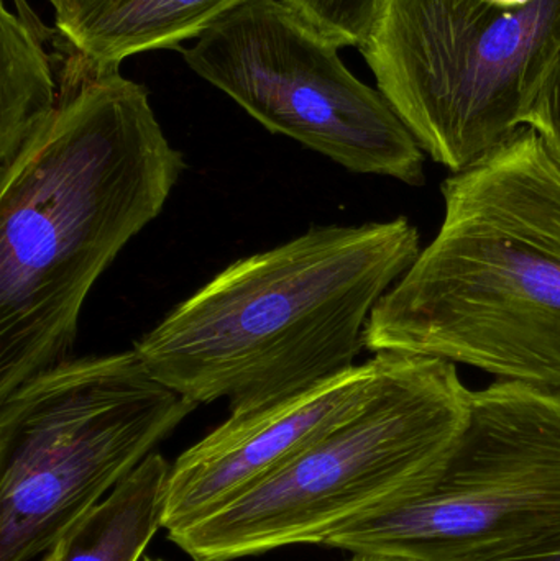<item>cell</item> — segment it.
I'll use <instances>...</instances> for the list:
<instances>
[{
    "label": "cell",
    "mask_w": 560,
    "mask_h": 561,
    "mask_svg": "<svg viewBox=\"0 0 560 561\" xmlns=\"http://www.w3.org/2000/svg\"><path fill=\"white\" fill-rule=\"evenodd\" d=\"M184 170L121 68L98 69L0 167V399L72 358L92 287Z\"/></svg>",
    "instance_id": "cell-1"
},
{
    "label": "cell",
    "mask_w": 560,
    "mask_h": 561,
    "mask_svg": "<svg viewBox=\"0 0 560 561\" xmlns=\"http://www.w3.org/2000/svg\"><path fill=\"white\" fill-rule=\"evenodd\" d=\"M444 220L372 310L368 352L560 391V160L522 127L443 184Z\"/></svg>",
    "instance_id": "cell-2"
},
{
    "label": "cell",
    "mask_w": 560,
    "mask_h": 561,
    "mask_svg": "<svg viewBox=\"0 0 560 561\" xmlns=\"http://www.w3.org/2000/svg\"><path fill=\"white\" fill-rule=\"evenodd\" d=\"M420 253L407 217L311 227L227 266L134 350L187 401L256 411L354 368L372 310Z\"/></svg>",
    "instance_id": "cell-3"
},
{
    "label": "cell",
    "mask_w": 560,
    "mask_h": 561,
    "mask_svg": "<svg viewBox=\"0 0 560 561\" xmlns=\"http://www.w3.org/2000/svg\"><path fill=\"white\" fill-rule=\"evenodd\" d=\"M470 399L454 363L391 353L384 386L361 414L168 539L194 561L324 546L339 527L410 503L434 483L466 427Z\"/></svg>",
    "instance_id": "cell-4"
},
{
    "label": "cell",
    "mask_w": 560,
    "mask_h": 561,
    "mask_svg": "<svg viewBox=\"0 0 560 561\" xmlns=\"http://www.w3.org/2000/svg\"><path fill=\"white\" fill-rule=\"evenodd\" d=\"M197 404L134 348L59 363L0 399V561H32Z\"/></svg>",
    "instance_id": "cell-5"
},
{
    "label": "cell",
    "mask_w": 560,
    "mask_h": 561,
    "mask_svg": "<svg viewBox=\"0 0 560 561\" xmlns=\"http://www.w3.org/2000/svg\"><path fill=\"white\" fill-rule=\"evenodd\" d=\"M560 45V0H384L361 46L420 147L453 173L523 127Z\"/></svg>",
    "instance_id": "cell-6"
},
{
    "label": "cell",
    "mask_w": 560,
    "mask_h": 561,
    "mask_svg": "<svg viewBox=\"0 0 560 561\" xmlns=\"http://www.w3.org/2000/svg\"><path fill=\"white\" fill-rule=\"evenodd\" d=\"M560 530V391L496 379L434 483L339 527L324 546L418 561H487Z\"/></svg>",
    "instance_id": "cell-7"
},
{
    "label": "cell",
    "mask_w": 560,
    "mask_h": 561,
    "mask_svg": "<svg viewBox=\"0 0 560 561\" xmlns=\"http://www.w3.org/2000/svg\"><path fill=\"white\" fill-rule=\"evenodd\" d=\"M282 0H249L180 49L204 81L272 134L358 174L423 186L424 150L384 92Z\"/></svg>",
    "instance_id": "cell-8"
},
{
    "label": "cell",
    "mask_w": 560,
    "mask_h": 561,
    "mask_svg": "<svg viewBox=\"0 0 560 561\" xmlns=\"http://www.w3.org/2000/svg\"><path fill=\"white\" fill-rule=\"evenodd\" d=\"M391 353L308 391L245 414H230L171 465L164 530L216 513L361 414L380 392Z\"/></svg>",
    "instance_id": "cell-9"
},
{
    "label": "cell",
    "mask_w": 560,
    "mask_h": 561,
    "mask_svg": "<svg viewBox=\"0 0 560 561\" xmlns=\"http://www.w3.org/2000/svg\"><path fill=\"white\" fill-rule=\"evenodd\" d=\"M0 10V167L48 124L98 69L26 0Z\"/></svg>",
    "instance_id": "cell-10"
},
{
    "label": "cell",
    "mask_w": 560,
    "mask_h": 561,
    "mask_svg": "<svg viewBox=\"0 0 560 561\" xmlns=\"http://www.w3.org/2000/svg\"><path fill=\"white\" fill-rule=\"evenodd\" d=\"M249 0H62L55 26L95 69L157 49H181Z\"/></svg>",
    "instance_id": "cell-11"
},
{
    "label": "cell",
    "mask_w": 560,
    "mask_h": 561,
    "mask_svg": "<svg viewBox=\"0 0 560 561\" xmlns=\"http://www.w3.org/2000/svg\"><path fill=\"white\" fill-rule=\"evenodd\" d=\"M171 463L153 451L101 503L72 524L43 561H138L164 529Z\"/></svg>",
    "instance_id": "cell-12"
},
{
    "label": "cell",
    "mask_w": 560,
    "mask_h": 561,
    "mask_svg": "<svg viewBox=\"0 0 560 561\" xmlns=\"http://www.w3.org/2000/svg\"><path fill=\"white\" fill-rule=\"evenodd\" d=\"M338 48H361L384 0H282Z\"/></svg>",
    "instance_id": "cell-13"
},
{
    "label": "cell",
    "mask_w": 560,
    "mask_h": 561,
    "mask_svg": "<svg viewBox=\"0 0 560 561\" xmlns=\"http://www.w3.org/2000/svg\"><path fill=\"white\" fill-rule=\"evenodd\" d=\"M523 127L533 128L560 160V45L526 107Z\"/></svg>",
    "instance_id": "cell-14"
},
{
    "label": "cell",
    "mask_w": 560,
    "mask_h": 561,
    "mask_svg": "<svg viewBox=\"0 0 560 561\" xmlns=\"http://www.w3.org/2000/svg\"><path fill=\"white\" fill-rule=\"evenodd\" d=\"M487 561H560V530L525 549Z\"/></svg>",
    "instance_id": "cell-15"
},
{
    "label": "cell",
    "mask_w": 560,
    "mask_h": 561,
    "mask_svg": "<svg viewBox=\"0 0 560 561\" xmlns=\"http://www.w3.org/2000/svg\"><path fill=\"white\" fill-rule=\"evenodd\" d=\"M351 561H418L393 553H354Z\"/></svg>",
    "instance_id": "cell-16"
},
{
    "label": "cell",
    "mask_w": 560,
    "mask_h": 561,
    "mask_svg": "<svg viewBox=\"0 0 560 561\" xmlns=\"http://www.w3.org/2000/svg\"><path fill=\"white\" fill-rule=\"evenodd\" d=\"M144 561H167V560L158 559V557H145Z\"/></svg>",
    "instance_id": "cell-17"
},
{
    "label": "cell",
    "mask_w": 560,
    "mask_h": 561,
    "mask_svg": "<svg viewBox=\"0 0 560 561\" xmlns=\"http://www.w3.org/2000/svg\"><path fill=\"white\" fill-rule=\"evenodd\" d=\"M48 2L52 3V5L55 7V9H56V7H58L59 3L62 2V0H48Z\"/></svg>",
    "instance_id": "cell-18"
}]
</instances>
